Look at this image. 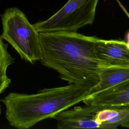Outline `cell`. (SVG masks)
Returning a JSON list of instances; mask_svg holds the SVG:
<instances>
[{"label": "cell", "mask_w": 129, "mask_h": 129, "mask_svg": "<svg viewBox=\"0 0 129 129\" xmlns=\"http://www.w3.org/2000/svg\"><path fill=\"white\" fill-rule=\"evenodd\" d=\"M41 63L56 71L70 84L92 89L99 83L101 63L95 52L97 37L77 32L39 33Z\"/></svg>", "instance_id": "obj_1"}, {"label": "cell", "mask_w": 129, "mask_h": 129, "mask_svg": "<svg viewBox=\"0 0 129 129\" xmlns=\"http://www.w3.org/2000/svg\"><path fill=\"white\" fill-rule=\"evenodd\" d=\"M91 89L78 85L45 88L35 94L11 92L1 100L11 126L28 129L38 122L82 102Z\"/></svg>", "instance_id": "obj_2"}, {"label": "cell", "mask_w": 129, "mask_h": 129, "mask_svg": "<svg viewBox=\"0 0 129 129\" xmlns=\"http://www.w3.org/2000/svg\"><path fill=\"white\" fill-rule=\"evenodd\" d=\"M1 35L18 52L21 58L31 63L41 57L40 35L24 13L17 8L6 9L2 15Z\"/></svg>", "instance_id": "obj_3"}, {"label": "cell", "mask_w": 129, "mask_h": 129, "mask_svg": "<svg viewBox=\"0 0 129 129\" xmlns=\"http://www.w3.org/2000/svg\"><path fill=\"white\" fill-rule=\"evenodd\" d=\"M99 0H69L55 14L44 21L33 25L39 32H77L95 19Z\"/></svg>", "instance_id": "obj_4"}, {"label": "cell", "mask_w": 129, "mask_h": 129, "mask_svg": "<svg viewBox=\"0 0 129 129\" xmlns=\"http://www.w3.org/2000/svg\"><path fill=\"white\" fill-rule=\"evenodd\" d=\"M95 48L101 64L129 67V45L126 41L97 38Z\"/></svg>", "instance_id": "obj_5"}, {"label": "cell", "mask_w": 129, "mask_h": 129, "mask_svg": "<svg viewBox=\"0 0 129 129\" xmlns=\"http://www.w3.org/2000/svg\"><path fill=\"white\" fill-rule=\"evenodd\" d=\"M93 106L129 105V79L103 91L89 95L82 101Z\"/></svg>", "instance_id": "obj_6"}, {"label": "cell", "mask_w": 129, "mask_h": 129, "mask_svg": "<svg viewBox=\"0 0 129 129\" xmlns=\"http://www.w3.org/2000/svg\"><path fill=\"white\" fill-rule=\"evenodd\" d=\"M99 81L91 89L90 95L103 91L129 79V67L108 66L101 64L98 71Z\"/></svg>", "instance_id": "obj_7"}, {"label": "cell", "mask_w": 129, "mask_h": 129, "mask_svg": "<svg viewBox=\"0 0 129 129\" xmlns=\"http://www.w3.org/2000/svg\"><path fill=\"white\" fill-rule=\"evenodd\" d=\"M14 60L8 50V45L0 35V79L7 76V69L14 63Z\"/></svg>", "instance_id": "obj_8"}, {"label": "cell", "mask_w": 129, "mask_h": 129, "mask_svg": "<svg viewBox=\"0 0 129 129\" xmlns=\"http://www.w3.org/2000/svg\"><path fill=\"white\" fill-rule=\"evenodd\" d=\"M11 82V79L8 76L0 79V95L9 86Z\"/></svg>", "instance_id": "obj_9"}, {"label": "cell", "mask_w": 129, "mask_h": 129, "mask_svg": "<svg viewBox=\"0 0 129 129\" xmlns=\"http://www.w3.org/2000/svg\"><path fill=\"white\" fill-rule=\"evenodd\" d=\"M126 43L127 44L129 45V32L127 33V35H126Z\"/></svg>", "instance_id": "obj_10"}, {"label": "cell", "mask_w": 129, "mask_h": 129, "mask_svg": "<svg viewBox=\"0 0 129 129\" xmlns=\"http://www.w3.org/2000/svg\"><path fill=\"white\" fill-rule=\"evenodd\" d=\"M1 113V106H0V114Z\"/></svg>", "instance_id": "obj_11"}]
</instances>
